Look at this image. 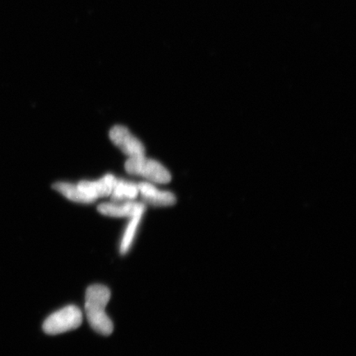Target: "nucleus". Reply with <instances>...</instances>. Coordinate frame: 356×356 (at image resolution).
<instances>
[{"label": "nucleus", "mask_w": 356, "mask_h": 356, "mask_svg": "<svg viewBox=\"0 0 356 356\" xmlns=\"http://www.w3.org/2000/svg\"><path fill=\"white\" fill-rule=\"evenodd\" d=\"M118 178L113 175H106L97 181H82L81 184L95 195L97 199L110 197L111 191Z\"/></svg>", "instance_id": "9"}, {"label": "nucleus", "mask_w": 356, "mask_h": 356, "mask_svg": "<svg viewBox=\"0 0 356 356\" xmlns=\"http://www.w3.org/2000/svg\"><path fill=\"white\" fill-rule=\"evenodd\" d=\"M111 299L110 289L102 284H92L86 292V313L91 327L104 336H109L113 332L111 321L106 308Z\"/></svg>", "instance_id": "1"}, {"label": "nucleus", "mask_w": 356, "mask_h": 356, "mask_svg": "<svg viewBox=\"0 0 356 356\" xmlns=\"http://www.w3.org/2000/svg\"><path fill=\"white\" fill-rule=\"evenodd\" d=\"M53 188L63 195L67 199L74 202L90 204L97 200L79 182L78 184H70V182H56L53 185Z\"/></svg>", "instance_id": "7"}, {"label": "nucleus", "mask_w": 356, "mask_h": 356, "mask_svg": "<svg viewBox=\"0 0 356 356\" xmlns=\"http://www.w3.org/2000/svg\"><path fill=\"white\" fill-rule=\"evenodd\" d=\"M138 195H139L138 184L131 181L117 179L110 197L111 202H131V200L137 198Z\"/></svg>", "instance_id": "8"}, {"label": "nucleus", "mask_w": 356, "mask_h": 356, "mask_svg": "<svg viewBox=\"0 0 356 356\" xmlns=\"http://www.w3.org/2000/svg\"><path fill=\"white\" fill-rule=\"evenodd\" d=\"M142 217H143V215H138L131 218L130 222H129L126 230H124L121 246H120V252H121L122 255L127 254V253L130 251L134 239L136 238L137 229L139 228Z\"/></svg>", "instance_id": "10"}, {"label": "nucleus", "mask_w": 356, "mask_h": 356, "mask_svg": "<svg viewBox=\"0 0 356 356\" xmlns=\"http://www.w3.org/2000/svg\"><path fill=\"white\" fill-rule=\"evenodd\" d=\"M83 323L82 311L75 305H68L49 316L43 323L48 335H57L77 329Z\"/></svg>", "instance_id": "3"}, {"label": "nucleus", "mask_w": 356, "mask_h": 356, "mask_svg": "<svg viewBox=\"0 0 356 356\" xmlns=\"http://www.w3.org/2000/svg\"><path fill=\"white\" fill-rule=\"evenodd\" d=\"M110 139L129 158L141 157L145 155V148L127 127L115 126L109 133Z\"/></svg>", "instance_id": "4"}, {"label": "nucleus", "mask_w": 356, "mask_h": 356, "mask_svg": "<svg viewBox=\"0 0 356 356\" xmlns=\"http://www.w3.org/2000/svg\"><path fill=\"white\" fill-rule=\"evenodd\" d=\"M138 188L144 204L160 207H170L176 203L175 195L169 191L158 189L150 182H140L138 184Z\"/></svg>", "instance_id": "6"}, {"label": "nucleus", "mask_w": 356, "mask_h": 356, "mask_svg": "<svg viewBox=\"0 0 356 356\" xmlns=\"http://www.w3.org/2000/svg\"><path fill=\"white\" fill-rule=\"evenodd\" d=\"M145 204L131 202L104 203L99 204L97 210L102 215L115 218H131L144 215Z\"/></svg>", "instance_id": "5"}, {"label": "nucleus", "mask_w": 356, "mask_h": 356, "mask_svg": "<svg viewBox=\"0 0 356 356\" xmlns=\"http://www.w3.org/2000/svg\"><path fill=\"white\" fill-rule=\"evenodd\" d=\"M124 168L130 175L143 177L154 184H166L172 178L165 167L156 160L146 158L145 155L129 158Z\"/></svg>", "instance_id": "2"}]
</instances>
